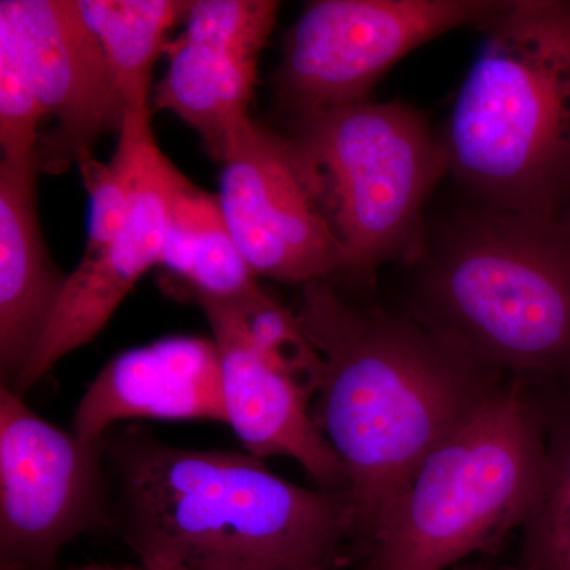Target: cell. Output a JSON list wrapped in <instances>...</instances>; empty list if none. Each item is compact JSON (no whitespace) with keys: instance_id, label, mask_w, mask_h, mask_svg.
Returning <instances> with one entry per match:
<instances>
[{"instance_id":"cell-8","label":"cell","mask_w":570,"mask_h":570,"mask_svg":"<svg viewBox=\"0 0 570 570\" xmlns=\"http://www.w3.org/2000/svg\"><path fill=\"white\" fill-rule=\"evenodd\" d=\"M107 524L102 442L52 425L0 389V570H52L67 543Z\"/></svg>"},{"instance_id":"cell-6","label":"cell","mask_w":570,"mask_h":570,"mask_svg":"<svg viewBox=\"0 0 570 570\" xmlns=\"http://www.w3.org/2000/svg\"><path fill=\"white\" fill-rule=\"evenodd\" d=\"M288 137L340 243L341 277L365 283L389 262L422 258L423 208L450 171L444 138L422 111L371 100L298 119Z\"/></svg>"},{"instance_id":"cell-12","label":"cell","mask_w":570,"mask_h":570,"mask_svg":"<svg viewBox=\"0 0 570 570\" xmlns=\"http://www.w3.org/2000/svg\"><path fill=\"white\" fill-rule=\"evenodd\" d=\"M190 181L154 141L142 159L126 220L115 238L67 276L50 325L14 392L24 395L108 324L135 284L160 264L175 198Z\"/></svg>"},{"instance_id":"cell-18","label":"cell","mask_w":570,"mask_h":570,"mask_svg":"<svg viewBox=\"0 0 570 570\" xmlns=\"http://www.w3.org/2000/svg\"><path fill=\"white\" fill-rule=\"evenodd\" d=\"M228 302L254 347L314 401L324 363L294 311L281 305L261 285Z\"/></svg>"},{"instance_id":"cell-13","label":"cell","mask_w":570,"mask_h":570,"mask_svg":"<svg viewBox=\"0 0 570 570\" xmlns=\"http://www.w3.org/2000/svg\"><path fill=\"white\" fill-rule=\"evenodd\" d=\"M195 299L219 352L227 425L247 453L261 460L287 456L298 461L317 489L346 491V468L314 422L313 397L254 347L228 299Z\"/></svg>"},{"instance_id":"cell-7","label":"cell","mask_w":570,"mask_h":570,"mask_svg":"<svg viewBox=\"0 0 570 570\" xmlns=\"http://www.w3.org/2000/svg\"><path fill=\"white\" fill-rule=\"evenodd\" d=\"M505 0H317L292 26L273 91L292 122L371 102L377 82L428 41L482 26Z\"/></svg>"},{"instance_id":"cell-2","label":"cell","mask_w":570,"mask_h":570,"mask_svg":"<svg viewBox=\"0 0 570 570\" xmlns=\"http://www.w3.org/2000/svg\"><path fill=\"white\" fill-rule=\"evenodd\" d=\"M111 524L141 566L337 570L354 564L346 491L305 489L227 450L165 444L140 428L102 441Z\"/></svg>"},{"instance_id":"cell-1","label":"cell","mask_w":570,"mask_h":570,"mask_svg":"<svg viewBox=\"0 0 570 570\" xmlns=\"http://www.w3.org/2000/svg\"><path fill=\"white\" fill-rule=\"evenodd\" d=\"M295 314L324 363L311 414L346 468L355 564L420 463L509 377L333 281L303 285Z\"/></svg>"},{"instance_id":"cell-10","label":"cell","mask_w":570,"mask_h":570,"mask_svg":"<svg viewBox=\"0 0 570 570\" xmlns=\"http://www.w3.org/2000/svg\"><path fill=\"white\" fill-rule=\"evenodd\" d=\"M0 39L17 52L47 118L37 170L63 174L92 157L105 134L121 132L126 104L78 0H2Z\"/></svg>"},{"instance_id":"cell-14","label":"cell","mask_w":570,"mask_h":570,"mask_svg":"<svg viewBox=\"0 0 570 570\" xmlns=\"http://www.w3.org/2000/svg\"><path fill=\"white\" fill-rule=\"evenodd\" d=\"M130 419L227 423L216 343L167 337L119 354L86 390L71 431L99 444L116 423Z\"/></svg>"},{"instance_id":"cell-15","label":"cell","mask_w":570,"mask_h":570,"mask_svg":"<svg viewBox=\"0 0 570 570\" xmlns=\"http://www.w3.org/2000/svg\"><path fill=\"white\" fill-rule=\"evenodd\" d=\"M36 163H0V374L14 389L47 332L67 276L37 212Z\"/></svg>"},{"instance_id":"cell-11","label":"cell","mask_w":570,"mask_h":570,"mask_svg":"<svg viewBox=\"0 0 570 570\" xmlns=\"http://www.w3.org/2000/svg\"><path fill=\"white\" fill-rule=\"evenodd\" d=\"M277 10L272 0H197L181 36L165 48L168 67L154 108L193 127L214 160L223 157L228 132L249 116L258 58Z\"/></svg>"},{"instance_id":"cell-22","label":"cell","mask_w":570,"mask_h":570,"mask_svg":"<svg viewBox=\"0 0 570 570\" xmlns=\"http://www.w3.org/2000/svg\"><path fill=\"white\" fill-rule=\"evenodd\" d=\"M560 220L570 230V197L569 200L566 202L564 208H562V212L560 214Z\"/></svg>"},{"instance_id":"cell-4","label":"cell","mask_w":570,"mask_h":570,"mask_svg":"<svg viewBox=\"0 0 570 570\" xmlns=\"http://www.w3.org/2000/svg\"><path fill=\"white\" fill-rule=\"evenodd\" d=\"M419 262L412 317L502 376L570 381V230L560 219L483 206Z\"/></svg>"},{"instance_id":"cell-3","label":"cell","mask_w":570,"mask_h":570,"mask_svg":"<svg viewBox=\"0 0 570 570\" xmlns=\"http://www.w3.org/2000/svg\"><path fill=\"white\" fill-rule=\"evenodd\" d=\"M444 142L483 206L560 219L570 197V0H505L480 26Z\"/></svg>"},{"instance_id":"cell-16","label":"cell","mask_w":570,"mask_h":570,"mask_svg":"<svg viewBox=\"0 0 570 570\" xmlns=\"http://www.w3.org/2000/svg\"><path fill=\"white\" fill-rule=\"evenodd\" d=\"M86 24L102 47L127 112H151L153 71L165 55L167 33L186 20L181 0H78Z\"/></svg>"},{"instance_id":"cell-5","label":"cell","mask_w":570,"mask_h":570,"mask_svg":"<svg viewBox=\"0 0 570 570\" xmlns=\"http://www.w3.org/2000/svg\"><path fill=\"white\" fill-rule=\"evenodd\" d=\"M535 385L509 377L409 480L356 557L358 570H449L521 530L546 469Z\"/></svg>"},{"instance_id":"cell-17","label":"cell","mask_w":570,"mask_h":570,"mask_svg":"<svg viewBox=\"0 0 570 570\" xmlns=\"http://www.w3.org/2000/svg\"><path fill=\"white\" fill-rule=\"evenodd\" d=\"M534 385L546 414V469L509 570H570V382Z\"/></svg>"},{"instance_id":"cell-21","label":"cell","mask_w":570,"mask_h":570,"mask_svg":"<svg viewBox=\"0 0 570 570\" xmlns=\"http://www.w3.org/2000/svg\"><path fill=\"white\" fill-rule=\"evenodd\" d=\"M73 570H174V569H154V568H146V566H140V568H115V566L89 564V566H82V568H78V569H73Z\"/></svg>"},{"instance_id":"cell-19","label":"cell","mask_w":570,"mask_h":570,"mask_svg":"<svg viewBox=\"0 0 570 570\" xmlns=\"http://www.w3.org/2000/svg\"><path fill=\"white\" fill-rule=\"evenodd\" d=\"M186 284L195 296L234 299L258 285L225 224L217 195H208Z\"/></svg>"},{"instance_id":"cell-20","label":"cell","mask_w":570,"mask_h":570,"mask_svg":"<svg viewBox=\"0 0 570 570\" xmlns=\"http://www.w3.org/2000/svg\"><path fill=\"white\" fill-rule=\"evenodd\" d=\"M47 118L13 48L0 39V146L2 160L36 163L39 126Z\"/></svg>"},{"instance_id":"cell-9","label":"cell","mask_w":570,"mask_h":570,"mask_svg":"<svg viewBox=\"0 0 570 570\" xmlns=\"http://www.w3.org/2000/svg\"><path fill=\"white\" fill-rule=\"evenodd\" d=\"M219 163L220 212L255 277L303 287L341 276L340 243L288 135L247 116L228 132Z\"/></svg>"}]
</instances>
